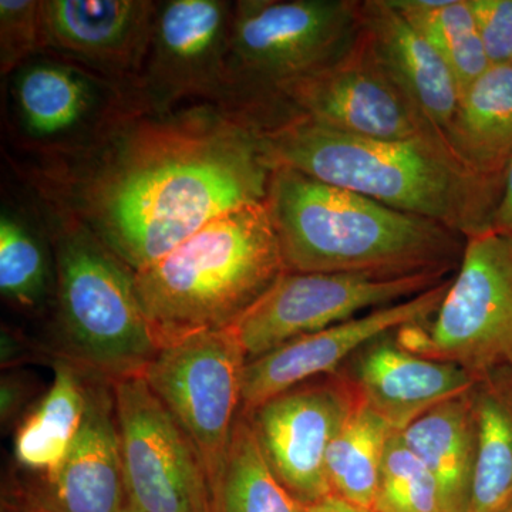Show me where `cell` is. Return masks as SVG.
Masks as SVG:
<instances>
[{"label":"cell","mask_w":512,"mask_h":512,"mask_svg":"<svg viewBox=\"0 0 512 512\" xmlns=\"http://www.w3.org/2000/svg\"><path fill=\"white\" fill-rule=\"evenodd\" d=\"M281 106L286 107L281 119L301 116L355 136L431 140L447 146L376 63L360 33L352 49L335 63L278 84L262 113L274 120Z\"/></svg>","instance_id":"10"},{"label":"cell","mask_w":512,"mask_h":512,"mask_svg":"<svg viewBox=\"0 0 512 512\" xmlns=\"http://www.w3.org/2000/svg\"><path fill=\"white\" fill-rule=\"evenodd\" d=\"M447 64L460 96L491 67L468 0H392Z\"/></svg>","instance_id":"26"},{"label":"cell","mask_w":512,"mask_h":512,"mask_svg":"<svg viewBox=\"0 0 512 512\" xmlns=\"http://www.w3.org/2000/svg\"><path fill=\"white\" fill-rule=\"evenodd\" d=\"M396 338L416 355L477 376L512 367V238L490 231L466 238L439 311L429 322L397 330Z\"/></svg>","instance_id":"8"},{"label":"cell","mask_w":512,"mask_h":512,"mask_svg":"<svg viewBox=\"0 0 512 512\" xmlns=\"http://www.w3.org/2000/svg\"><path fill=\"white\" fill-rule=\"evenodd\" d=\"M491 66L512 60V0H468Z\"/></svg>","instance_id":"30"},{"label":"cell","mask_w":512,"mask_h":512,"mask_svg":"<svg viewBox=\"0 0 512 512\" xmlns=\"http://www.w3.org/2000/svg\"><path fill=\"white\" fill-rule=\"evenodd\" d=\"M256 131L269 167L440 222L464 238L488 231L500 197L501 184L471 173L439 141L355 136L301 116Z\"/></svg>","instance_id":"2"},{"label":"cell","mask_w":512,"mask_h":512,"mask_svg":"<svg viewBox=\"0 0 512 512\" xmlns=\"http://www.w3.org/2000/svg\"><path fill=\"white\" fill-rule=\"evenodd\" d=\"M372 512H444L436 478L393 433L384 451Z\"/></svg>","instance_id":"28"},{"label":"cell","mask_w":512,"mask_h":512,"mask_svg":"<svg viewBox=\"0 0 512 512\" xmlns=\"http://www.w3.org/2000/svg\"><path fill=\"white\" fill-rule=\"evenodd\" d=\"M359 33L356 0L234 2L224 109L259 119L278 84L335 63Z\"/></svg>","instance_id":"6"},{"label":"cell","mask_w":512,"mask_h":512,"mask_svg":"<svg viewBox=\"0 0 512 512\" xmlns=\"http://www.w3.org/2000/svg\"><path fill=\"white\" fill-rule=\"evenodd\" d=\"M396 332L360 349L339 373L367 407L402 431L439 404L466 396L480 376L457 363L410 352L400 345Z\"/></svg>","instance_id":"18"},{"label":"cell","mask_w":512,"mask_h":512,"mask_svg":"<svg viewBox=\"0 0 512 512\" xmlns=\"http://www.w3.org/2000/svg\"><path fill=\"white\" fill-rule=\"evenodd\" d=\"M488 231L501 237L512 238V160L505 170L500 197L491 215Z\"/></svg>","instance_id":"32"},{"label":"cell","mask_w":512,"mask_h":512,"mask_svg":"<svg viewBox=\"0 0 512 512\" xmlns=\"http://www.w3.org/2000/svg\"><path fill=\"white\" fill-rule=\"evenodd\" d=\"M3 512H50L47 511L46 508L40 507L29 498H26L25 495L20 493V491H15L13 494H9L8 498H5L3 501Z\"/></svg>","instance_id":"34"},{"label":"cell","mask_w":512,"mask_h":512,"mask_svg":"<svg viewBox=\"0 0 512 512\" xmlns=\"http://www.w3.org/2000/svg\"><path fill=\"white\" fill-rule=\"evenodd\" d=\"M210 512H303L275 477L248 417L241 413L224 466L210 485Z\"/></svg>","instance_id":"25"},{"label":"cell","mask_w":512,"mask_h":512,"mask_svg":"<svg viewBox=\"0 0 512 512\" xmlns=\"http://www.w3.org/2000/svg\"><path fill=\"white\" fill-rule=\"evenodd\" d=\"M359 403L355 387L336 372L244 414L275 477L302 507L332 497L326 456Z\"/></svg>","instance_id":"13"},{"label":"cell","mask_w":512,"mask_h":512,"mask_svg":"<svg viewBox=\"0 0 512 512\" xmlns=\"http://www.w3.org/2000/svg\"><path fill=\"white\" fill-rule=\"evenodd\" d=\"M510 64H511V66H512V60H511V63H510Z\"/></svg>","instance_id":"36"},{"label":"cell","mask_w":512,"mask_h":512,"mask_svg":"<svg viewBox=\"0 0 512 512\" xmlns=\"http://www.w3.org/2000/svg\"><path fill=\"white\" fill-rule=\"evenodd\" d=\"M247 363L231 329L210 330L160 349L143 375L197 450L208 485L227 457Z\"/></svg>","instance_id":"9"},{"label":"cell","mask_w":512,"mask_h":512,"mask_svg":"<svg viewBox=\"0 0 512 512\" xmlns=\"http://www.w3.org/2000/svg\"><path fill=\"white\" fill-rule=\"evenodd\" d=\"M303 512H372L365 508L356 507V505L346 503L336 497H329L319 503L306 505Z\"/></svg>","instance_id":"33"},{"label":"cell","mask_w":512,"mask_h":512,"mask_svg":"<svg viewBox=\"0 0 512 512\" xmlns=\"http://www.w3.org/2000/svg\"><path fill=\"white\" fill-rule=\"evenodd\" d=\"M498 512H512V501L510 504L507 505V507H504L503 510H500Z\"/></svg>","instance_id":"35"},{"label":"cell","mask_w":512,"mask_h":512,"mask_svg":"<svg viewBox=\"0 0 512 512\" xmlns=\"http://www.w3.org/2000/svg\"><path fill=\"white\" fill-rule=\"evenodd\" d=\"M265 202L215 218L156 264L134 272L158 348L231 328L286 274Z\"/></svg>","instance_id":"4"},{"label":"cell","mask_w":512,"mask_h":512,"mask_svg":"<svg viewBox=\"0 0 512 512\" xmlns=\"http://www.w3.org/2000/svg\"><path fill=\"white\" fill-rule=\"evenodd\" d=\"M447 272H423L379 278L366 274H295L286 272L231 326L247 360L429 291L446 281Z\"/></svg>","instance_id":"11"},{"label":"cell","mask_w":512,"mask_h":512,"mask_svg":"<svg viewBox=\"0 0 512 512\" xmlns=\"http://www.w3.org/2000/svg\"><path fill=\"white\" fill-rule=\"evenodd\" d=\"M360 36L383 72L448 146L461 96L439 53L392 0L360 2Z\"/></svg>","instance_id":"19"},{"label":"cell","mask_w":512,"mask_h":512,"mask_svg":"<svg viewBox=\"0 0 512 512\" xmlns=\"http://www.w3.org/2000/svg\"><path fill=\"white\" fill-rule=\"evenodd\" d=\"M39 165L33 180L53 210L134 272L215 218L265 202L272 171L256 127L214 104L148 111L93 150Z\"/></svg>","instance_id":"1"},{"label":"cell","mask_w":512,"mask_h":512,"mask_svg":"<svg viewBox=\"0 0 512 512\" xmlns=\"http://www.w3.org/2000/svg\"><path fill=\"white\" fill-rule=\"evenodd\" d=\"M8 111L19 146L49 161L93 150L151 109L137 84L42 52L10 74Z\"/></svg>","instance_id":"7"},{"label":"cell","mask_w":512,"mask_h":512,"mask_svg":"<svg viewBox=\"0 0 512 512\" xmlns=\"http://www.w3.org/2000/svg\"><path fill=\"white\" fill-rule=\"evenodd\" d=\"M20 493L50 512H127L113 384L90 376L82 429L55 473Z\"/></svg>","instance_id":"17"},{"label":"cell","mask_w":512,"mask_h":512,"mask_svg":"<svg viewBox=\"0 0 512 512\" xmlns=\"http://www.w3.org/2000/svg\"><path fill=\"white\" fill-rule=\"evenodd\" d=\"M467 170L503 185L512 160V66H491L463 93L447 136Z\"/></svg>","instance_id":"20"},{"label":"cell","mask_w":512,"mask_h":512,"mask_svg":"<svg viewBox=\"0 0 512 512\" xmlns=\"http://www.w3.org/2000/svg\"><path fill=\"white\" fill-rule=\"evenodd\" d=\"M286 271L379 278L448 272L466 238L308 175L272 168L265 200Z\"/></svg>","instance_id":"3"},{"label":"cell","mask_w":512,"mask_h":512,"mask_svg":"<svg viewBox=\"0 0 512 512\" xmlns=\"http://www.w3.org/2000/svg\"><path fill=\"white\" fill-rule=\"evenodd\" d=\"M471 392L439 404L399 431L403 443L436 478L444 512H470L476 466Z\"/></svg>","instance_id":"21"},{"label":"cell","mask_w":512,"mask_h":512,"mask_svg":"<svg viewBox=\"0 0 512 512\" xmlns=\"http://www.w3.org/2000/svg\"><path fill=\"white\" fill-rule=\"evenodd\" d=\"M33 396V383L29 377L18 372H9L2 377L0 384V417L3 426L18 419L20 413L28 407Z\"/></svg>","instance_id":"31"},{"label":"cell","mask_w":512,"mask_h":512,"mask_svg":"<svg viewBox=\"0 0 512 512\" xmlns=\"http://www.w3.org/2000/svg\"><path fill=\"white\" fill-rule=\"evenodd\" d=\"M42 53L40 2L0 0V72L10 76Z\"/></svg>","instance_id":"29"},{"label":"cell","mask_w":512,"mask_h":512,"mask_svg":"<svg viewBox=\"0 0 512 512\" xmlns=\"http://www.w3.org/2000/svg\"><path fill=\"white\" fill-rule=\"evenodd\" d=\"M127 512H210L197 450L144 376L113 384Z\"/></svg>","instance_id":"12"},{"label":"cell","mask_w":512,"mask_h":512,"mask_svg":"<svg viewBox=\"0 0 512 512\" xmlns=\"http://www.w3.org/2000/svg\"><path fill=\"white\" fill-rule=\"evenodd\" d=\"M57 335L62 357L111 384L144 375L160 352L134 271L84 225L53 212Z\"/></svg>","instance_id":"5"},{"label":"cell","mask_w":512,"mask_h":512,"mask_svg":"<svg viewBox=\"0 0 512 512\" xmlns=\"http://www.w3.org/2000/svg\"><path fill=\"white\" fill-rule=\"evenodd\" d=\"M451 279L407 301L375 309L320 332L301 336L245 366L241 414L311 382L313 377L339 372L350 357L373 340L404 326L426 323L439 311Z\"/></svg>","instance_id":"15"},{"label":"cell","mask_w":512,"mask_h":512,"mask_svg":"<svg viewBox=\"0 0 512 512\" xmlns=\"http://www.w3.org/2000/svg\"><path fill=\"white\" fill-rule=\"evenodd\" d=\"M393 433L392 424L360 400L326 456L332 497L373 511L384 451Z\"/></svg>","instance_id":"24"},{"label":"cell","mask_w":512,"mask_h":512,"mask_svg":"<svg viewBox=\"0 0 512 512\" xmlns=\"http://www.w3.org/2000/svg\"><path fill=\"white\" fill-rule=\"evenodd\" d=\"M52 386L20 421L13 443L16 464L35 477L55 473L82 429L89 404V373L53 356Z\"/></svg>","instance_id":"22"},{"label":"cell","mask_w":512,"mask_h":512,"mask_svg":"<svg viewBox=\"0 0 512 512\" xmlns=\"http://www.w3.org/2000/svg\"><path fill=\"white\" fill-rule=\"evenodd\" d=\"M157 6L150 0H43L42 52L140 86Z\"/></svg>","instance_id":"16"},{"label":"cell","mask_w":512,"mask_h":512,"mask_svg":"<svg viewBox=\"0 0 512 512\" xmlns=\"http://www.w3.org/2000/svg\"><path fill=\"white\" fill-rule=\"evenodd\" d=\"M476 466L470 512H498L512 501V369L480 376L473 392Z\"/></svg>","instance_id":"23"},{"label":"cell","mask_w":512,"mask_h":512,"mask_svg":"<svg viewBox=\"0 0 512 512\" xmlns=\"http://www.w3.org/2000/svg\"><path fill=\"white\" fill-rule=\"evenodd\" d=\"M50 286L46 249L25 221L9 212L0 217V292L3 299L33 309L45 301Z\"/></svg>","instance_id":"27"},{"label":"cell","mask_w":512,"mask_h":512,"mask_svg":"<svg viewBox=\"0 0 512 512\" xmlns=\"http://www.w3.org/2000/svg\"><path fill=\"white\" fill-rule=\"evenodd\" d=\"M234 3L227 0L158 2L141 90L153 113H170L190 100L227 103V62Z\"/></svg>","instance_id":"14"}]
</instances>
